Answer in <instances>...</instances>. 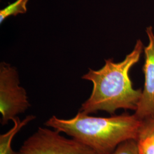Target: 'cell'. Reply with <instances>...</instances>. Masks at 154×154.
Returning a JSON list of instances; mask_svg holds the SVG:
<instances>
[{"mask_svg":"<svg viewBox=\"0 0 154 154\" xmlns=\"http://www.w3.org/2000/svg\"><path fill=\"white\" fill-rule=\"evenodd\" d=\"M143 48L142 41L138 39L133 50L123 61L116 63L112 59H108L98 70L89 69L82 78L93 83V88L79 111L88 114L98 111L114 114L121 109L137 110L142 90L133 88L129 72L138 63Z\"/></svg>","mask_w":154,"mask_h":154,"instance_id":"6da1fadb","label":"cell"},{"mask_svg":"<svg viewBox=\"0 0 154 154\" xmlns=\"http://www.w3.org/2000/svg\"><path fill=\"white\" fill-rule=\"evenodd\" d=\"M142 123L134 114L95 117L79 111L69 119L53 116L45 125L72 137L97 154H110L127 140H137Z\"/></svg>","mask_w":154,"mask_h":154,"instance_id":"7a4b0ae2","label":"cell"},{"mask_svg":"<svg viewBox=\"0 0 154 154\" xmlns=\"http://www.w3.org/2000/svg\"><path fill=\"white\" fill-rule=\"evenodd\" d=\"M17 154H98L76 139L48 128L38 130L23 142Z\"/></svg>","mask_w":154,"mask_h":154,"instance_id":"3957f363","label":"cell"},{"mask_svg":"<svg viewBox=\"0 0 154 154\" xmlns=\"http://www.w3.org/2000/svg\"><path fill=\"white\" fill-rule=\"evenodd\" d=\"M30 105L26 90L20 86L14 67L3 62L0 65V112L2 125L25 112Z\"/></svg>","mask_w":154,"mask_h":154,"instance_id":"277c9868","label":"cell"},{"mask_svg":"<svg viewBox=\"0 0 154 154\" xmlns=\"http://www.w3.org/2000/svg\"><path fill=\"white\" fill-rule=\"evenodd\" d=\"M149 44L144 47L145 63L143 71L144 85L135 116L141 121L154 118V33L151 26L146 29Z\"/></svg>","mask_w":154,"mask_h":154,"instance_id":"5b68a950","label":"cell"},{"mask_svg":"<svg viewBox=\"0 0 154 154\" xmlns=\"http://www.w3.org/2000/svg\"><path fill=\"white\" fill-rule=\"evenodd\" d=\"M35 119L33 115L28 116L23 120H20L18 116L12 119L13 126L8 131L0 135V154H17V152L13 151L11 147V143L15 135L23 127Z\"/></svg>","mask_w":154,"mask_h":154,"instance_id":"8992f818","label":"cell"},{"mask_svg":"<svg viewBox=\"0 0 154 154\" xmlns=\"http://www.w3.org/2000/svg\"><path fill=\"white\" fill-rule=\"evenodd\" d=\"M137 141L140 154H154V118L142 121Z\"/></svg>","mask_w":154,"mask_h":154,"instance_id":"52a82bcc","label":"cell"},{"mask_svg":"<svg viewBox=\"0 0 154 154\" xmlns=\"http://www.w3.org/2000/svg\"><path fill=\"white\" fill-rule=\"evenodd\" d=\"M28 1L29 0H17L1 10L0 23H2L10 16H16L20 14L26 13Z\"/></svg>","mask_w":154,"mask_h":154,"instance_id":"ba28073f","label":"cell"},{"mask_svg":"<svg viewBox=\"0 0 154 154\" xmlns=\"http://www.w3.org/2000/svg\"><path fill=\"white\" fill-rule=\"evenodd\" d=\"M110 154H140L136 139H128L122 142Z\"/></svg>","mask_w":154,"mask_h":154,"instance_id":"9c48e42d","label":"cell"}]
</instances>
